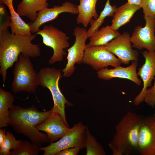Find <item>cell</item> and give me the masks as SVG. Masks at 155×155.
Instances as JSON below:
<instances>
[{"instance_id": "6da1fadb", "label": "cell", "mask_w": 155, "mask_h": 155, "mask_svg": "<svg viewBox=\"0 0 155 155\" xmlns=\"http://www.w3.org/2000/svg\"><path fill=\"white\" fill-rule=\"evenodd\" d=\"M36 36L12 34L8 30L0 34V73L3 84L7 70L18 61L20 53L32 58L40 56L39 46L31 42Z\"/></svg>"}, {"instance_id": "7a4b0ae2", "label": "cell", "mask_w": 155, "mask_h": 155, "mask_svg": "<svg viewBox=\"0 0 155 155\" xmlns=\"http://www.w3.org/2000/svg\"><path fill=\"white\" fill-rule=\"evenodd\" d=\"M9 111V125L15 132L26 136L39 148L42 147L44 143H51L47 135L37 130L36 127L51 115L52 109L41 112L34 105L26 108L14 105Z\"/></svg>"}, {"instance_id": "3957f363", "label": "cell", "mask_w": 155, "mask_h": 155, "mask_svg": "<svg viewBox=\"0 0 155 155\" xmlns=\"http://www.w3.org/2000/svg\"><path fill=\"white\" fill-rule=\"evenodd\" d=\"M144 118L130 112L122 117L115 127V133L108 144L113 155H128L137 149L139 130Z\"/></svg>"}, {"instance_id": "277c9868", "label": "cell", "mask_w": 155, "mask_h": 155, "mask_svg": "<svg viewBox=\"0 0 155 155\" xmlns=\"http://www.w3.org/2000/svg\"><path fill=\"white\" fill-rule=\"evenodd\" d=\"M38 75L39 86L47 88L51 94L54 102L52 113L60 115L69 127L66 118L65 105L71 106L73 104L66 100L60 90L59 83L63 76L61 70L54 67L43 68L40 69Z\"/></svg>"}, {"instance_id": "5b68a950", "label": "cell", "mask_w": 155, "mask_h": 155, "mask_svg": "<svg viewBox=\"0 0 155 155\" xmlns=\"http://www.w3.org/2000/svg\"><path fill=\"white\" fill-rule=\"evenodd\" d=\"M12 90L14 93L22 92L35 94L39 86L38 75L30 57L20 53L13 70Z\"/></svg>"}, {"instance_id": "8992f818", "label": "cell", "mask_w": 155, "mask_h": 155, "mask_svg": "<svg viewBox=\"0 0 155 155\" xmlns=\"http://www.w3.org/2000/svg\"><path fill=\"white\" fill-rule=\"evenodd\" d=\"M35 34L40 35L43 43L53 50V55L48 61L49 64L53 65L63 60L66 55L64 49L70 46L68 41L69 37L66 33L52 25H45Z\"/></svg>"}, {"instance_id": "52a82bcc", "label": "cell", "mask_w": 155, "mask_h": 155, "mask_svg": "<svg viewBox=\"0 0 155 155\" xmlns=\"http://www.w3.org/2000/svg\"><path fill=\"white\" fill-rule=\"evenodd\" d=\"M86 127L81 122L74 125L62 137L45 147L39 148L43 150V155H56L59 151L71 147L85 148Z\"/></svg>"}, {"instance_id": "ba28073f", "label": "cell", "mask_w": 155, "mask_h": 155, "mask_svg": "<svg viewBox=\"0 0 155 155\" xmlns=\"http://www.w3.org/2000/svg\"><path fill=\"white\" fill-rule=\"evenodd\" d=\"M86 29L83 27H75L73 30L75 36L73 44L67 49V63L65 67L62 69L63 76L67 78L71 76L75 71V63L80 64L83 63L86 42L88 38Z\"/></svg>"}, {"instance_id": "9c48e42d", "label": "cell", "mask_w": 155, "mask_h": 155, "mask_svg": "<svg viewBox=\"0 0 155 155\" xmlns=\"http://www.w3.org/2000/svg\"><path fill=\"white\" fill-rule=\"evenodd\" d=\"M83 63L98 71L110 66L114 67L120 66V60L104 45L86 47Z\"/></svg>"}, {"instance_id": "30bf717a", "label": "cell", "mask_w": 155, "mask_h": 155, "mask_svg": "<svg viewBox=\"0 0 155 155\" xmlns=\"http://www.w3.org/2000/svg\"><path fill=\"white\" fill-rule=\"evenodd\" d=\"M144 17L145 26H136L130 37L132 47L140 50L145 48L149 51H155V19L145 16Z\"/></svg>"}, {"instance_id": "8fae6325", "label": "cell", "mask_w": 155, "mask_h": 155, "mask_svg": "<svg viewBox=\"0 0 155 155\" xmlns=\"http://www.w3.org/2000/svg\"><path fill=\"white\" fill-rule=\"evenodd\" d=\"M130 37L128 32H124L104 45L126 65L130 61H138V52L132 49Z\"/></svg>"}, {"instance_id": "7c38bea8", "label": "cell", "mask_w": 155, "mask_h": 155, "mask_svg": "<svg viewBox=\"0 0 155 155\" xmlns=\"http://www.w3.org/2000/svg\"><path fill=\"white\" fill-rule=\"evenodd\" d=\"M142 155H153L155 152V116L144 118L138 135L137 148Z\"/></svg>"}, {"instance_id": "4fadbf2b", "label": "cell", "mask_w": 155, "mask_h": 155, "mask_svg": "<svg viewBox=\"0 0 155 155\" xmlns=\"http://www.w3.org/2000/svg\"><path fill=\"white\" fill-rule=\"evenodd\" d=\"M64 12L78 14V11L76 5L70 1L65 2L61 5L45 8L39 11L35 20L29 24L31 32L36 33L42 25L55 20L60 14Z\"/></svg>"}, {"instance_id": "5bb4252c", "label": "cell", "mask_w": 155, "mask_h": 155, "mask_svg": "<svg viewBox=\"0 0 155 155\" xmlns=\"http://www.w3.org/2000/svg\"><path fill=\"white\" fill-rule=\"evenodd\" d=\"M145 59L144 63L137 73L143 83V88L140 93L134 98L133 104L139 105L144 101L145 93L148 88L152 86V83L155 80V51H145L141 53Z\"/></svg>"}, {"instance_id": "9a60e30c", "label": "cell", "mask_w": 155, "mask_h": 155, "mask_svg": "<svg viewBox=\"0 0 155 155\" xmlns=\"http://www.w3.org/2000/svg\"><path fill=\"white\" fill-rule=\"evenodd\" d=\"M38 131L45 132L51 142L58 141L64 136L70 128L61 116L57 113H52L51 115L42 123L37 125Z\"/></svg>"}, {"instance_id": "2e32d148", "label": "cell", "mask_w": 155, "mask_h": 155, "mask_svg": "<svg viewBox=\"0 0 155 155\" xmlns=\"http://www.w3.org/2000/svg\"><path fill=\"white\" fill-rule=\"evenodd\" d=\"M131 61V64L127 67L120 65L113 69L107 67L101 69L97 71V76L100 79L107 80L114 78L127 79L140 86L142 84L141 80L138 78L136 72L138 61Z\"/></svg>"}, {"instance_id": "e0dca14e", "label": "cell", "mask_w": 155, "mask_h": 155, "mask_svg": "<svg viewBox=\"0 0 155 155\" xmlns=\"http://www.w3.org/2000/svg\"><path fill=\"white\" fill-rule=\"evenodd\" d=\"M49 0H22L18 5L16 12L20 16L29 18L32 22L35 20L38 12L48 7Z\"/></svg>"}, {"instance_id": "ac0fdd59", "label": "cell", "mask_w": 155, "mask_h": 155, "mask_svg": "<svg viewBox=\"0 0 155 155\" xmlns=\"http://www.w3.org/2000/svg\"><path fill=\"white\" fill-rule=\"evenodd\" d=\"M141 8L140 5L128 2L117 8L113 16L111 27L117 30L121 27L128 23L135 12Z\"/></svg>"}, {"instance_id": "d6986e66", "label": "cell", "mask_w": 155, "mask_h": 155, "mask_svg": "<svg viewBox=\"0 0 155 155\" xmlns=\"http://www.w3.org/2000/svg\"><path fill=\"white\" fill-rule=\"evenodd\" d=\"M13 0H0V3L6 5L9 9L11 20L10 27L11 33L25 36L31 35L29 24L24 21L15 10Z\"/></svg>"}, {"instance_id": "ffe728a7", "label": "cell", "mask_w": 155, "mask_h": 155, "mask_svg": "<svg viewBox=\"0 0 155 155\" xmlns=\"http://www.w3.org/2000/svg\"><path fill=\"white\" fill-rule=\"evenodd\" d=\"M98 0H79V5H76L78 11L76 19L78 24H81L86 27L92 18L96 20L98 18V15L96 9Z\"/></svg>"}, {"instance_id": "44dd1931", "label": "cell", "mask_w": 155, "mask_h": 155, "mask_svg": "<svg viewBox=\"0 0 155 155\" xmlns=\"http://www.w3.org/2000/svg\"><path fill=\"white\" fill-rule=\"evenodd\" d=\"M120 34L117 30L107 26L98 30L89 37L90 42L86 44V47L104 45Z\"/></svg>"}, {"instance_id": "7402d4cb", "label": "cell", "mask_w": 155, "mask_h": 155, "mask_svg": "<svg viewBox=\"0 0 155 155\" xmlns=\"http://www.w3.org/2000/svg\"><path fill=\"white\" fill-rule=\"evenodd\" d=\"M14 98L10 92L0 88V128L9 125V109L14 106Z\"/></svg>"}, {"instance_id": "603a6c76", "label": "cell", "mask_w": 155, "mask_h": 155, "mask_svg": "<svg viewBox=\"0 0 155 155\" xmlns=\"http://www.w3.org/2000/svg\"><path fill=\"white\" fill-rule=\"evenodd\" d=\"M110 0H107L103 9L96 20L92 18L90 24V27L87 31L88 38L94 34L98 30L107 17L113 16L117 8L115 5H111Z\"/></svg>"}, {"instance_id": "cb8c5ba5", "label": "cell", "mask_w": 155, "mask_h": 155, "mask_svg": "<svg viewBox=\"0 0 155 155\" xmlns=\"http://www.w3.org/2000/svg\"><path fill=\"white\" fill-rule=\"evenodd\" d=\"M85 148L86 155H105L103 148L90 133L87 126H86Z\"/></svg>"}, {"instance_id": "d4e9b609", "label": "cell", "mask_w": 155, "mask_h": 155, "mask_svg": "<svg viewBox=\"0 0 155 155\" xmlns=\"http://www.w3.org/2000/svg\"><path fill=\"white\" fill-rule=\"evenodd\" d=\"M39 147L28 141H22L19 145L11 151L10 155H38Z\"/></svg>"}, {"instance_id": "484cf974", "label": "cell", "mask_w": 155, "mask_h": 155, "mask_svg": "<svg viewBox=\"0 0 155 155\" xmlns=\"http://www.w3.org/2000/svg\"><path fill=\"white\" fill-rule=\"evenodd\" d=\"M21 141V140H16L13 134L6 131L3 143L0 146V155H10V150L17 147Z\"/></svg>"}, {"instance_id": "4316f807", "label": "cell", "mask_w": 155, "mask_h": 155, "mask_svg": "<svg viewBox=\"0 0 155 155\" xmlns=\"http://www.w3.org/2000/svg\"><path fill=\"white\" fill-rule=\"evenodd\" d=\"M0 34H1L3 32L8 30L9 27H10L11 20L10 16L2 3L0 6Z\"/></svg>"}, {"instance_id": "83f0119b", "label": "cell", "mask_w": 155, "mask_h": 155, "mask_svg": "<svg viewBox=\"0 0 155 155\" xmlns=\"http://www.w3.org/2000/svg\"><path fill=\"white\" fill-rule=\"evenodd\" d=\"M140 6L144 16L155 19V0H142Z\"/></svg>"}, {"instance_id": "f1b7e54d", "label": "cell", "mask_w": 155, "mask_h": 155, "mask_svg": "<svg viewBox=\"0 0 155 155\" xmlns=\"http://www.w3.org/2000/svg\"><path fill=\"white\" fill-rule=\"evenodd\" d=\"M144 101L152 107H155V80L152 86L148 88L144 96Z\"/></svg>"}, {"instance_id": "f546056e", "label": "cell", "mask_w": 155, "mask_h": 155, "mask_svg": "<svg viewBox=\"0 0 155 155\" xmlns=\"http://www.w3.org/2000/svg\"><path fill=\"white\" fill-rule=\"evenodd\" d=\"M80 149L78 147L66 148L58 152L56 155H77Z\"/></svg>"}, {"instance_id": "4dcf8cb0", "label": "cell", "mask_w": 155, "mask_h": 155, "mask_svg": "<svg viewBox=\"0 0 155 155\" xmlns=\"http://www.w3.org/2000/svg\"><path fill=\"white\" fill-rule=\"evenodd\" d=\"M6 129L3 130L0 129V146H1L3 142L6 132Z\"/></svg>"}, {"instance_id": "1f68e13d", "label": "cell", "mask_w": 155, "mask_h": 155, "mask_svg": "<svg viewBox=\"0 0 155 155\" xmlns=\"http://www.w3.org/2000/svg\"><path fill=\"white\" fill-rule=\"evenodd\" d=\"M142 0H127V2L131 4L140 5Z\"/></svg>"}, {"instance_id": "d6a6232c", "label": "cell", "mask_w": 155, "mask_h": 155, "mask_svg": "<svg viewBox=\"0 0 155 155\" xmlns=\"http://www.w3.org/2000/svg\"><path fill=\"white\" fill-rule=\"evenodd\" d=\"M153 155H155V152L154 153V154H153Z\"/></svg>"}, {"instance_id": "836d02e7", "label": "cell", "mask_w": 155, "mask_h": 155, "mask_svg": "<svg viewBox=\"0 0 155 155\" xmlns=\"http://www.w3.org/2000/svg\"><path fill=\"white\" fill-rule=\"evenodd\" d=\"M154 116H155V114H154Z\"/></svg>"}]
</instances>
